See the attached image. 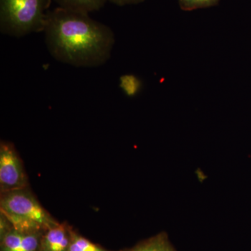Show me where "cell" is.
<instances>
[{
    "label": "cell",
    "instance_id": "cell-1",
    "mask_svg": "<svg viewBox=\"0 0 251 251\" xmlns=\"http://www.w3.org/2000/svg\"><path fill=\"white\" fill-rule=\"evenodd\" d=\"M44 32L52 57L75 67L103 65L115 43V34L106 25L87 13L59 6L48 12Z\"/></svg>",
    "mask_w": 251,
    "mask_h": 251
},
{
    "label": "cell",
    "instance_id": "cell-2",
    "mask_svg": "<svg viewBox=\"0 0 251 251\" xmlns=\"http://www.w3.org/2000/svg\"><path fill=\"white\" fill-rule=\"evenodd\" d=\"M0 212L15 229L22 232H46L59 224L41 205L29 187L1 193Z\"/></svg>",
    "mask_w": 251,
    "mask_h": 251
},
{
    "label": "cell",
    "instance_id": "cell-3",
    "mask_svg": "<svg viewBox=\"0 0 251 251\" xmlns=\"http://www.w3.org/2000/svg\"><path fill=\"white\" fill-rule=\"evenodd\" d=\"M52 0H0V31L21 37L43 31Z\"/></svg>",
    "mask_w": 251,
    "mask_h": 251
},
{
    "label": "cell",
    "instance_id": "cell-4",
    "mask_svg": "<svg viewBox=\"0 0 251 251\" xmlns=\"http://www.w3.org/2000/svg\"><path fill=\"white\" fill-rule=\"evenodd\" d=\"M29 187L22 159L11 142L0 143V193Z\"/></svg>",
    "mask_w": 251,
    "mask_h": 251
},
{
    "label": "cell",
    "instance_id": "cell-5",
    "mask_svg": "<svg viewBox=\"0 0 251 251\" xmlns=\"http://www.w3.org/2000/svg\"><path fill=\"white\" fill-rule=\"evenodd\" d=\"M45 232H22L15 229L0 239V251H39Z\"/></svg>",
    "mask_w": 251,
    "mask_h": 251
},
{
    "label": "cell",
    "instance_id": "cell-6",
    "mask_svg": "<svg viewBox=\"0 0 251 251\" xmlns=\"http://www.w3.org/2000/svg\"><path fill=\"white\" fill-rule=\"evenodd\" d=\"M72 228L67 223H59L46 230L41 238L39 251H69Z\"/></svg>",
    "mask_w": 251,
    "mask_h": 251
},
{
    "label": "cell",
    "instance_id": "cell-7",
    "mask_svg": "<svg viewBox=\"0 0 251 251\" xmlns=\"http://www.w3.org/2000/svg\"><path fill=\"white\" fill-rule=\"evenodd\" d=\"M120 251H176L165 232L140 242L135 247Z\"/></svg>",
    "mask_w": 251,
    "mask_h": 251
},
{
    "label": "cell",
    "instance_id": "cell-8",
    "mask_svg": "<svg viewBox=\"0 0 251 251\" xmlns=\"http://www.w3.org/2000/svg\"><path fill=\"white\" fill-rule=\"evenodd\" d=\"M53 1L58 4L59 7L90 14L101 9L108 0H53Z\"/></svg>",
    "mask_w": 251,
    "mask_h": 251
},
{
    "label": "cell",
    "instance_id": "cell-9",
    "mask_svg": "<svg viewBox=\"0 0 251 251\" xmlns=\"http://www.w3.org/2000/svg\"><path fill=\"white\" fill-rule=\"evenodd\" d=\"M68 251H112L107 250L99 244H94L89 239L77 233L74 228L72 229V241Z\"/></svg>",
    "mask_w": 251,
    "mask_h": 251
},
{
    "label": "cell",
    "instance_id": "cell-10",
    "mask_svg": "<svg viewBox=\"0 0 251 251\" xmlns=\"http://www.w3.org/2000/svg\"><path fill=\"white\" fill-rule=\"evenodd\" d=\"M120 87L126 95L133 97L139 93L142 89L141 80L138 77L131 74H127L120 77Z\"/></svg>",
    "mask_w": 251,
    "mask_h": 251
},
{
    "label": "cell",
    "instance_id": "cell-11",
    "mask_svg": "<svg viewBox=\"0 0 251 251\" xmlns=\"http://www.w3.org/2000/svg\"><path fill=\"white\" fill-rule=\"evenodd\" d=\"M219 1L220 0H179V4L183 11H191L216 6Z\"/></svg>",
    "mask_w": 251,
    "mask_h": 251
},
{
    "label": "cell",
    "instance_id": "cell-12",
    "mask_svg": "<svg viewBox=\"0 0 251 251\" xmlns=\"http://www.w3.org/2000/svg\"><path fill=\"white\" fill-rule=\"evenodd\" d=\"M14 228L12 224L6 216L0 212V239L6 235L9 231Z\"/></svg>",
    "mask_w": 251,
    "mask_h": 251
},
{
    "label": "cell",
    "instance_id": "cell-13",
    "mask_svg": "<svg viewBox=\"0 0 251 251\" xmlns=\"http://www.w3.org/2000/svg\"><path fill=\"white\" fill-rule=\"evenodd\" d=\"M113 4L118 5V6H125L128 4H139L143 2L145 0H108Z\"/></svg>",
    "mask_w": 251,
    "mask_h": 251
}]
</instances>
